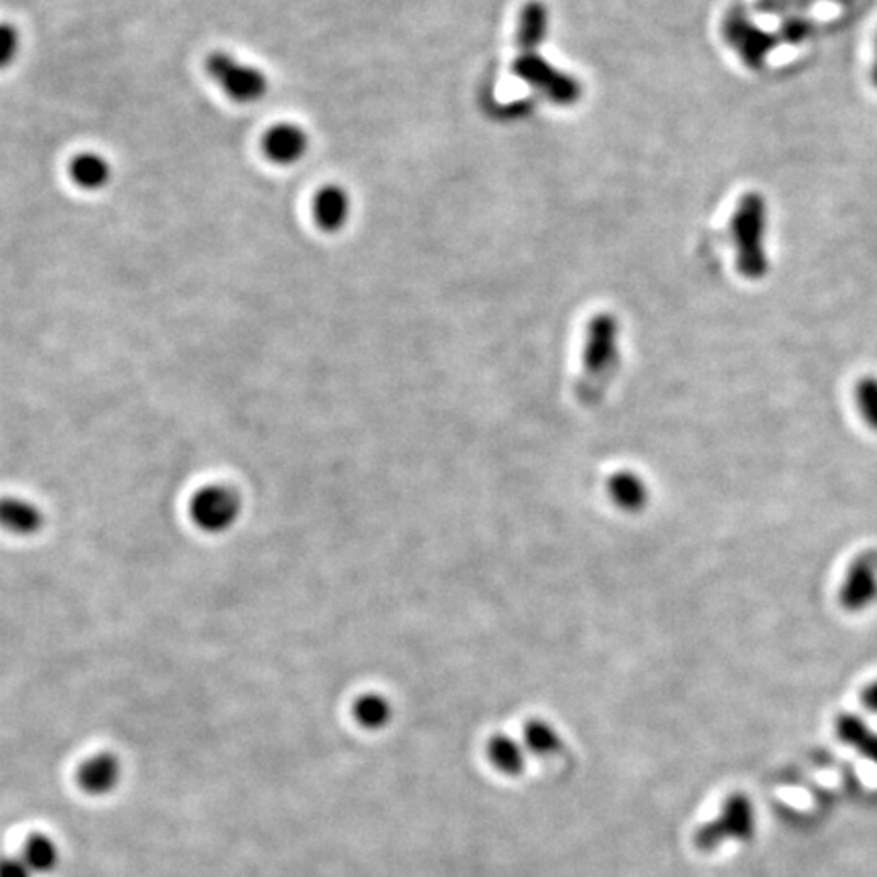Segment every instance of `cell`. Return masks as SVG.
Listing matches in <instances>:
<instances>
[{
	"label": "cell",
	"instance_id": "1",
	"mask_svg": "<svg viewBox=\"0 0 877 877\" xmlns=\"http://www.w3.org/2000/svg\"><path fill=\"white\" fill-rule=\"evenodd\" d=\"M622 326L612 314L593 317L585 331L581 374L576 395L581 405L593 407L603 400L610 384L614 383L622 360Z\"/></svg>",
	"mask_w": 877,
	"mask_h": 877
},
{
	"label": "cell",
	"instance_id": "2",
	"mask_svg": "<svg viewBox=\"0 0 877 877\" xmlns=\"http://www.w3.org/2000/svg\"><path fill=\"white\" fill-rule=\"evenodd\" d=\"M767 226L766 197L758 192L743 193L731 216V240L736 247V266L748 281H762L770 271Z\"/></svg>",
	"mask_w": 877,
	"mask_h": 877
},
{
	"label": "cell",
	"instance_id": "3",
	"mask_svg": "<svg viewBox=\"0 0 877 877\" xmlns=\"http://www.w3.org/2000/svg\"><path fill=\"white\" fill-rule=\"evenodd\" d=\"M207 78L238 104L261 102L269 92V78L261 68L238 59L230 52H212L204 61Z\"/></svg>",
	"mask_w": 877,
	"mask_h": 877
},
{
	"label": "cell",
	"instance_id": "4",
	"mask_svg": "<svg viewBox=\"0 0 877 877\" xmlns=\"http://www.w3.org/2000/svg\"><path fill=\"white\" fill-rule=\"evenodd\" d=\"M758 829L755 807L750 796H727L724 807L713 821L701 824L695 833V847L699 851L719 850L727 841H750Z\"/></svg>",
	"mask_w": 877,
	"mask_h": 877
},
{
	"label": "cell",
	"instance_id": "5",
	"mask_svg": "<svg viewBox=\"0 0 877 877\" xmlns=\"http://www.w3.org/2000/svg\"><path fill=\"white\" fill-rule=\"evenodd\" d=\"M514 71L522 82L533 86L540 96L559 106H573L583 94V86L577 78L553 68L545 61L538 49L536 52H519Z\"/></svg>",
	"mask_w": 877,
	"mask_h": 877
},
{
	"label": "cell",
	"instance_id": "6",
	"mask_svg": "<svg viewBox=\"0 0 877 877\" xmlns=\"http://www.w3.org/2000/svg\"><path fill=\"white\" fill-rule=\"evenodd\" d=\"M242 512L240 493L230 486L212 483L193 493L190 502V516L197 528L209 535L230 531Z\"/></svg>",
	"mask_w": 877,
	"mask_h": 877
},
{
	"label": "cell",
	"instance_id": "7",
	"mask_svg": "<svg viewBox=\"0 0 877 877\" xmlns=\"http://www.w3.org/2000/svg\"><path fill=\"white\" fill-rule=\"evenodd\" d=\"M839 605L847 614H864L877 602V550L859 553L850 562L836 591Z\"/></svg>",
	"mask_w": 877,
	"mask_h": 877
},
{
	"label": "cell",
	"instance_id": "8",
	"mask_svg": "<svg viewBox=\"0 0 877 877\" xmlns=\"http://www.w3.org/2000/svg\"><path fill=\"white\" fill-rule=\"evenodd\" d=\"M726 37L729 45L741 55L750 68H762L774 42L766 31L752 25L745 16H729L726 21Z\"/></svg>",
	"mask_w": 877,
	"mask_h": 877
},
{
	"label": "cell",
	"instance_id": "9",
	"mask_svg": "<svg viewBox=\"0 0 877 877\" xmlns=\"http://www.w3.org/2000/svg\"><path fill=\"white\" fill-rule=\"evenodd\" d=\"M262 151L274 164H295L309 151V137L299 124H274L262 138Z\"/></svg>",
	"mask_w": 877,
	"mask_h": 877
},
{
	"label": "cell",
	"instance_id": "10",
	"mask_svg": "<svg viewBox=\"0 0 877 877\" xmlns=\"http://www.w3.org/2000/svg\"><path fill=\"white\" fill-rule=\"evenodd\" d=\"M612 504L626 514H640L650 502V488L645 478L631 469H619L607 480Z\"/></svg>",
	"mask_w": 877,
	"mask_h": 877
},
{
	"label": "cell",
	"instance_id": "11",
	"mask_svg": "<svg viewBox=\"0 0 877 877\" xmlns=\"http://www.w3.org/2000/svg\"><path fill=\"white\" fill-rule=\"evenodd\" d=\"M69 178L83 192H102L112 183L114 167L102 152L82 151L69 161Z\"/></svg>",
	"mask_w": 877,
	"mask_h": 877
},
{
	"label": "cell",
	"instance_id": "12",
	"mask_svg": "<svg viewBox=\"0 0 877 877\" xmlns=\"http://www.w3.org/2000/svg\"><path fill=\"white\" fill-rule=\"evenodd\" d=\"M121 781V762L112 754L88 758L78 770V784L88 795H109Z\"/></svg>",
	"mask_w": 877,
	"mask_h": 877
},
{
	"label": "cell",
	"instance_id": "13",
	"mask_svg": "<svg viewBox=\"0 0 877 877\" xmlns=\"http://www.w3.org/2000/svg\"><path fill=\"white\" fill-rule=\"evenodd\" d=\"M45 524L42 508L35 506L33 502L16 498V496H4L0 498V526L16 536L37 535Z\"/></svg>",
	"mask_w": 877,
	"mask_h": 877
},
{
	"label": "cell",
	"instance_id": "14",
	"mask_svg": "<svg viewBox=\"0 0 877 877\" xmlns=\"http://www.w3.org/2000/svg\"><path fill=\"white\" fill-rule=\"evenodd\" d=\"M352 202L340 185H326L314 200V218L323 232H338L350 218Z\"/></svg>",
	"mask_w": 877,
	"mask_h": 877
},
{
	"label": "cell",
	"instance_id": "15",
	"mask_svg": "<svg viewBox=\"0 0 877 877\" xmlns=\"http://www.w3.org/2000/svg\"><path fill=\"white\" fill-rule=\"evenodd\" d=\"M835 733L841 743L877 766V731L865 721L864 715L841 713L835 719Z\"/></svg>",
	"mask_w": 877,
	"mask_h": 877
},
{
	"label": "cell",
	"instance_id": "16",
	"mask_svg": "<svg viewBox=\"0 0 877 877\" xmlns=\"http://www.w3.org/2000/svg\"><path fill=\"white\" fill-rule=\"evenodd\" d=\"M486 752H488L492 766L496 770H500L502 774H506V776H519L526 770L528 752H526L524 743L514 740L512 736L496 733L488 741V750Z\"/></svg>",
	"mask_w": 877,
	"mask_h": 877
},
{
	"label": "cell",
	"instance_id": "17",
	"mask_svg": "<svg viewBox=\"0 0 877 877\" xmlns=\"http://www.w3.org/2000/svg\"><path fill=\"white\" fill-rule=\"evenodd\" d=\"M522 743L528 754L538 758H557L565 752L561 733L545 719H531L522 731Z\"/></svg>",
	"mask_w": 877,
	"mask_h": 877
},
{
	"label": "cell",
	"instance_id": "18",
	"mask_svg": "<svg viewBox=\"0 0 877 877\" xmlns=\"http://www.w3.org/2000/svg\"><path fill=\"white\" fill-rule=\"evenodd\" d=\"M548 29V11L543 2H528L519 23V52H536L545 42Z\"/></svg>",
	"mask_w": 877,
	"mask_h": 877
},
{
	"label": "cell",
	"instance_id": "19",
	"mask_svg": "<svg viewBox=\"0 0 877 877\" xmlns=\"http://www.w3.org/2000/svg\"><path fill=\"white\" fill-rule=\"evenodd\" d=\"M352 715L360 726L364 729L378 731L390 724L392 719V705L384 695L378 693H366L360 695L352 705Z\"/></svg>",
	"mask_w": 877,
	"mask_h": 877
},
{
	"label": "cell",
	"instance_id": "20",
	"mask_svg": "<svg viewBox=\"0 0 877 877\" xmlns=\"http://www.w3.org/2000/svg\"><path fill=\"white\" fill-rule=\"evenodd\" d=\"M21 859L27 864L33 876L47 874V872H54L59 864V850H57L54 839H49V836H29L25 847L21 851Z\"/></svg>",
	"mask_w": 877,
	"mask_h": 877
},
{
	"label": "cell",
	"instance_id": "21",
	"mask_svg": "<svg viewBox=\"0 0 877 877\" xmlns=\"http://www.w3.org/2000/svg\"><path fill=\"white\" fill-rule=\"evenodd\" d=\"M853 402L867 429L877 433V376H862L853 386Z\"/></svg>",
	"mask_w": 877,
	"mask_h": 877
},
{
	"label": "cell",
	"instance_id": "22",
	"mask_svg": "<svg viewBox=\"0 0 877 877\" xmlns=\"http://www.w3.org/2000/svg\"><path fill=\"white\" fill-rule=\"evenodd\" d=\"M21 52H23L21 29L9 21H0V69L13 68L21 57Z\"/></svg>",
	"mask_w": 877,
	"mask_h": 877
},
{
	"label": "cell",
	"instance_id": "23",
	"mask_svg": "<svg viewBox=\"0 0 877 877\" xmlns=\"http://www.w3.org/2000/svg\"><path fill=\"white\" fill-rule=\"evenodd\" d=\"M0 877H33V872L21 857H2L0 859Z\"/></svg>",
	"mask_w": 877,
	"mask_h": 877
},
{
	"label": "cell",
	"instance_id": "24",
	"mask_svg": "<svg viewBox=\"0 0 877 877\" xmlns=\"http://www.w3.org/2000/svg\"><path fill=\"white\" fill-rule=\"evenodd\" d=\"M859 701H862L865 711L877 715V679H874L872 683H867V685L864 686V691H862V695H859Z\"/></svg>",
	"mask_w": 877,
	"mask_h": 877
},
{
	"label": "cell",
	"instance_id": "25",
	"mask_svg": "<svg viewBox=\"0 0 877 877\" xmlns=\"http://www.w3.org/2000/svg\"><path fill=\"white\" fill-rule=\"evenodd\" d=\"M872 83L877 90V39H876V57H874V66H872Z\"/></svg>",
	"mask_w": 877,
	"mask_h": 877
}]
</instances>
